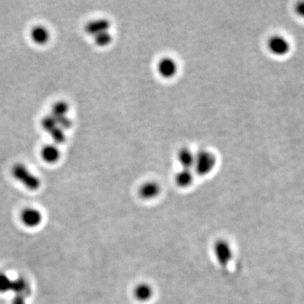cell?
I'll list each match as a JSON object with an SVG mask.
<instances>
[{
  "mask_svg": "<svg viewBox=\"0 0 304 304\" xmlns=\"http://www.w3.org/2000/svg\"><path fill=\"white\" fill-rule=\"evenodd\" d=\"M216 165V158L215 155L207 151L201 150L196 153V162L194 169L201 176H205L212 172Z\"/></svg>",
  "mask_w": 304,
  "mask_h": 304,
  "instance_id": "1",
  "label": "cell"
},
{
  "mask_svg": "<svg viewBox=\"0 0 304 304\" xmlns=\"http://www.w3.org/2000/svg\"><path fill=\"white\" fill-rule=\"evenodd\" d=\"M12 174L14 179L20 182L23 185L30 190H36L41 185L38 178H36L22 164H16L12 169Z\"/></svg>",
  "mask_w": 304,
  "mask_h": 304,
  "instance_id": "2",
  "label": "cell"
},
{
  "mask_svg": "<svg viewBox=\"0 0 304 304\" xmlns=\"http://www.w3.org/2000/svg\"><path fill=\"white\" fill-rule=\"evenodd\" d=\"M214 254L218 263L226 268L232 259V249L226 241L219 240L214 245Z\"/></svg>",
  "mask_w": 304,
  "mask_h": 304,
  "instance_id": "3",
  "label": "cell"
},
{
  "mask_svg": "<svg viewBox=\"0 0 304 304\" xmlns=\"http://www.w3.org/2000/svg\"><path fill=\"white\" fill-rule=\"evenodd\" d=\"M267 47L270 52L276 56H284L289 53L291 49L288 40L279 35H275L270 37L267 42Z\"/></svg>",
  "mask_w": 304,
  "mask_h": 304,
  "instance_id": "4",
  "label": "cell"
},
{
  "mask_svg": "<svg viewBox=\"0 0 304 304\" xmlns=\"http://www.w3.org/2000/svg\"><path fill=\"white\" fill-rule=\"evenodd\" d=\"M178 70L179 66L177 62L169 57L160 59L157 64V71L160 76L165 79L173 78L176 76Z\"/></svg>",
  "mask_w": 304,
  "mask_h": 304,
  "instance_id": "5",
  "label": "cell"
},
{
  "mask_svg": "<svg viewBox=\"0 0 304 304\" xmlns=\"http://www.w3.org/2000/svg\"><path fill=\"white\" fill-rule=\"evenodd\" d=\"M161 186L156 182H145L139 188V196L144 200H153L159 196Z\"/></svg>",
  "mask_w": 304,
  "mask_h": 304,
  "instance_id": "6",
  "label": "cell"
},
{
  "mask_svg": "<svg viewBox=\"0 0 304 304\" xmlns=\"http://www.w3.org/2000/svg\"><path fill=\"white\" fill-rule=\"evenodd\" d=\"M110 27H111V23L108 20L98 19V20H92L87 23L85 26V31L91 36H95L98 34L108 31Z\"/></svg>",
  "mask_w": 304,
  "mask_h": 304,
  "instance_id": "7",
  "label": "cell"
},
{
  "mask_svg": "<svg viewBox=\"0 0 304 304\" xmlns=\"http://www.w3.org/2000/svg\"><path fill=\"white\" fill-rule=\"evenodd\" d=\"M21 219L25 226L36 227L42 222V214L37 209L28 208L23 211Z\"/></svg>",
  "mask_w": 304,
  "mask_h": 304,
  "instance_id": "8",
  "label": "cell"
},
{
  "mask_svg": "<svg viewBox=\"0 0 304 304\" xmlns=\"http://www.w3.org/2000/svg\"><path fill=\"white\" fill-rule=\"evenodd\" d=\"M153 288H151V285L147 283H140L137 285L133 291L134 299L141 303L150 301L153 297Z\"/></svg>",
  "mask_w": 304,
  "mask_h": 304,
  "instance_id": "9",
  "label": "cell"
},
{
  "mask_svg": "<svg viewBox=\"0 0 304 304\" xmlns=\"http://www.w3.org/2000/svg\"><path fill=\"white\" fill-rule=\"evenodd\" d=\"M178 160L183 169L192 170L196 162V153L190 149L182 148L178 154Z\"/></svg>",
  "mask_w": 304,
  "mask_h": 304,
  "instance_id": "10",
  "label": "cell"
},
{
  "mask_svg": "<svg viewBox=\"0 0 304 304\" xmlns=\"http://www.w3.org/2000/svg\"><path fill=\"white\" fill-rule=\"evenodd\" d=\"M31 39L36 44L44 45L49 40V32L42 25H37L32 28L31 31Z\"/></svg>",
  "mask_w": 304,
  "mask_h": 304,
  "instance_id": "11",
  "label": "cell"
},
{
  "mask_svg": "<svg viewBox=\"0 0 304 304\" xmlns=\"http://www.w3.org/2000/svg\"><path fill=\"white\" fill-rule=\"evenodd\" d=\"M42 159L48 163H55L60 158V151L57 148L55 145H48L42 148Z\"/></svg>",
  "mask_w": 304,
  "mask_h": 304,
  "instance_id": "12",
  "label": "cell"
},
{
  "mask_svg": "<svg viewBox=\"0 0 304 304\" xmlns=\"http://www.w3.org/2000/svg\"><path fill=\"white\" fill-rule=\"evenodd\" d=\"M194 181V174L190 169H182L175 176V183L180 188L190 187Z\"/></svg>",
  "mask_w": 304,
  "mask_h": 304,
  "instance_id": "13",
  "label": "cell"
},
{
  "mask_svg": "<svg viewBox=\"0 0 304 304\" xmlns=\"http://www.w3.org/2000/svg\"><path fill=\"white\" fill-rule=\"evenodd\" d=\"M10 291L15 293V295H20L25 298L28 296L31 293L28 283L23 278L12 281L11 290Z\"/></svg>",
  "mask_w": 304,
  "mask_h": 304,
  "instance_id": "14",
  "label": "cell"
},
{
  "mask_svg": "<svg viewBox=\"0 0 304 304\" xmlns=\"http://www.w3.org/2000/svg\"><path fill=\"white\" fill-rule=\"evenodd\" d=\"M69 112V104L64 101H59L54 104L52 108V114L53 117H62L66 116V113Z\"/></svg>",
  "mask_w": 304,
  "mask_h": 304,
  "instance_id": "15",
  "label": "cell"
},
{
  "mask_svg": "<svg viewBox=\"0 0 304 304\" xmlns=\"http://www.w3.org/2000/svg\"><path fill=\"white\" fill-rule=\"evenodd\" d=\"M96 44L99 47H106L110 44L112 41V36L109 31H105L102 33L98 34L94 36Z\"/></svg>",
  "mask_w": 304,
  "mask_h": 304,
  "instance_id": "16",
  "label": "cell"
},
{
  "mask_svg": "<svg viewBox=\"0 0 304 304\" xmlns=\"http://www.w3.org/2000/svg\"><path fill=\"white\" fill-rule=\"evenodd\" d=\"M42 128H44V130L50 133L53 128H56L58 126L55 117H53V115H48L46 117H43L42 121Z\"/></svg>",
  "mask_w": 304,
  "mask_h": 304,
  "instance_id": "17",
  "label": "cell"
},
{
  "mask_svg": "<svg viewBox=\"0 0 304 304\" xmlns=\"http://www.w3.org/2000/svg\"><path fill=\"white\" fill-rule=\"evenodd\" d=\"M49 134H51V137H52L53 141L57 144H63L66 139L64 129H62L59 126H57L56 128H53Z\"/></svg>",
  "mask_w": 304,
  "mask_h": 304,
  "instance_id": "18",
  "label": "cell"
},
{
  "mask_svg": "<svg viewBox=\"0 0 304 304\" xmlns=\"http://www.w3.org/2000/svg\"><path fill=\"white\" fill-rule=\"evenodd\" d=\"M12 280L4 274H0V293H6L11 290Z\"/></svg>",
  "mask_w": 304,
  "mask_h": 304,
  "instance_id": "19",
  "label": "cell"
},
{
  "mask_svg": "<svg viewBox=\"0 0 304 304\" xmlns=\"http://www.w3.org/2000/svg\"><path fill=\"white\" fill-rule=\"evenodd\" d=\"M58 126L62 129H69L72 126V121L67 116H62V117H55Z\"/></svg>",
  "mask_w": 304,
  "mask_h": 304,
  "instance_id": "20",
  "label": "cell"
},
{
  "mask_svg": "<svg viewBox=\"0 0 304 304\" xmlns=\"http://www.w3.org/2000/svg\"><path fill=\"white\" fill-rule=\"evenodd\" d=\"M295 11L297 14H299V16L304 19V1H301L299 3H297L295 6Z\"/></svg>",
  "mask_w": 304,
  "mask_h": 304,
  "instance_id": "21",
  "label": "cell"
},
{
  "mask_svg": "<svg viewBox=\"0 0 304 304\" xmlns=\"http://www.w3.org/2000/svg\"><path fill=\"white\" fill-rule=\"evenodd\" d=\"M12 304H25V297L20 296V295H15L13 301H12Z\"/></svg>",
  "mask_w": 304,
  "mask_h": 304,
  "instance_id": "22",
  "label": "cell"
}]
</instances>
